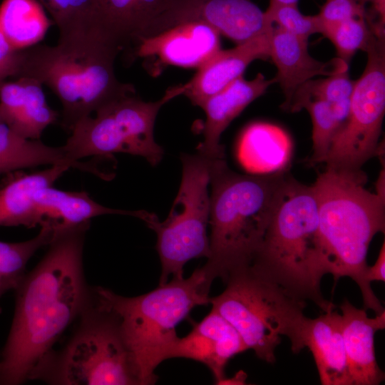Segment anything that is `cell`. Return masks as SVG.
<instances>
[{
	"label": "cell",
	"mask_w": 385,
	"mask_h": 385,
	"mask_svg": "<svg viewBox=\"0 0 385 385\" xmlns=\"http://www.w3.org/2000/svg\"><path fill=\"white\" fill-rule=\"evenodd\" d=\"M90 222L54 232L48 250L16 289L10 332L2 351L0 384L29 380L38 364L91 304L94 287L83 265Z\"/></svg>",
	"instance_id": "cell-1"
},
{
	"label": "cell",
	"mask_w": 385,
	"mask_h": 385,
	"mask_svg": "<svg viewBox=\"0 0 385 385\" xmlns=\"http://www.w3.org/2000/svg\"><path fill=\"white\" fill-rule=\"evenodd\" d=\"M359 170L326 168L312 185L317 201L319 232L327 274L334 284L349 277L359 286L365 309H385L365 279L366 256L374 236L385 230V198L365 188Z\"/></svg>",
	"instance_id": "cell-2"
},
{
	"label": "cell",
	"mask_w": 385,
	"mask_h": 385,
	"mask_svg": "<svg viewBox=\"0 0 385 385\" xmlns=\"http://www.w3.org/2000/svg\"><path fill=\"white\" fill-rule=\"evenodd\" d=\"M289 175L241 174L225 159L210 170V255L202 268L214 280L252 264Z\"/></svg>",
	"instance_id": "cell-3"
},
{
	"label": "cell",
	"mask_w": 385,
	"mask_h": 385,
	"mask_svg": "<svg viewBox=\"0 0 385 385\" xmlns=\"http://www.w3.org/2000/svg\"><path fill=\"white\" fill-rule=\"evenodd\" d=\"M251 265L295 299L311 301L324 312L335 309L320 287L327 272L312 185L288 176Z\"/></svg>",
	"instance_id": "cell-4"
},
{
	"label": "cell",
	"mask_w": 385,
	"mask_h": 385,
	"mask_svg": "<svg viewBox=\"0 0 385 385\" xmlns=\"http://www.w3.org/2000/svg\"><path fill=\"white\" fill-rule=\"evenodd\" d=\"M212 282L202 267L188 278H172L136 297H123L95 287L101 303L119 320L142 385L156 382L155 370L178 337L176 327L195 307L210 304Z\"/></svg>",
	"instance_id": "cell-5"
},
{
	"label": "cell",
	"mask_w": 385,
	"mask_h": 385,
	"mask_svg": "<svg viewBox=\"0 0 385 385\" xmlns=\"http://www.w3.org/2000/svg\"><path fill=\"white\" fill-rule=\"evenodd\" d=\"M121 49L112 43L36 44L23 49L19 78L46 85L62 105L61 125L71 131L81 119L122 97L135 87L118 80L114 62Z\"/></svg>",
	"instance_id": "cell-6"
},
{
	"label": "cell",
	"mask_w": 385,
	"mask_h": 385,
	"mask_svg": "<svg viewBox=\"0 0 385 385\" xmlns=\"http://www.w3.org/2000/svg\"><path fill=\"white\" fill-rule=\"evenodd\" d=\"M71 337L38 364L29 380L58 385H142L115 314L98 300L78 318Z\"/></svg>",
	"instance_id": "cell-7"
},
{
	"label": "cell",
	"mask_w": 385,
	"mask_h": 385,
	"mask_svg": "<svg viewBox=\"0 0 385 385\" xmlns=\"http://www.w3.org/2000/svg\"><path fill=\"white\" fill-rule=\"evenodd\" d=\"M225 290L210 304L240 335L247 349L261 360L276 361L275 349L287 337L295 344L306 302L288 295L252 265L230 273Z\"/></svg>",
	"instance_id": "cell-8"
},
{
	"label": "cell",
	"mask_w": 385,
	"mask_h": 385,
	"mask_svg": "<svg viewBox=\"0 0 385 385\" xmlns=\"http://www.w3.org/2000/svg\"><path fill=\"white\" fill-rule=\"evenodd\" d=\"M183 94L181 84L168 89L155 101H145L135 94L118 98L79 120L63 145L68 159L78 162L89 156L128 153L158 165L164 150L154 138V125L161 107Z\"/></svg>",
	"instance_id": "cell-9"
},
{
	"label": "cell",
	"mask_w": 385,
	"mask_h": 385,
	"mask_svg": "<svg viewBox=\"0 0 385 385\" xmlns=\"http://www.w3.org/2000/svg\"><path fill=\"white\" fill-rule=\"evenodd\" d=\"M182 178L168 217L160 221L149 212L143 220L157 236L161 263L159 284L183 277L184 266L192 259L210 255L207 228L210 220V170L212 161L199 153H182Z\"/></svg>",
	"instance_id": "cell-10"
},
{
	"label": "cell",
	"mask_w": 385,
	"mask_h": 385,
	"mask_svg": "<svg viewBox=\"0 0 385 385\" xmlns=\"http://www.w3.org/2000/svg\"><path fill=\"white\" fill-rule=\"evenodd\" d=\"M384 36L374 35L365 51V68L355 81L347 118L333 138L326 168L359 170L377 155L385 111Z\"/></svg>",
	"instance_id": "cell-11"
},
{
	"label": "cell",
	"mask_w": 385,
	"mask_h": 385,
	"mask_svg": "<svg viewBox=\"0 0 385 385\" xmlns=\"http://www.w3.org/2000/svg\"><path fill=\"white\" fill-rule=\"evenodd\" d=\"M220 37L202 21H185L141 39L134 55L144 59L143 66L154 76L167 66L197 69L221 49Z\"/></svg>",
	"instance_id": "cell-12"
},
{
	"label": "cell",
	"mask_w": 385,
	"mask_h": 385,
	"mask_svg": "<svg viewBox=\"0 0 385 385\" xmlns=\"http://www.w3.org/2000/svg\"><path fill=\"white\" fill-rule=\"evenodd\" d=\"M189 21L208 24L236 45L273 28L251 0H176L168 13V26Z\"/></svg>",
	"instance_id": "cell-13"
},
{
	"label": "cell",
	"mask_w": 385,
	"mask_h": 385,
	"mask_svg": "<svg viewBox=\"0 0 385 385\" xmlns=\"http://www.w3.org/2000/svg\"><path fill=\"white\" fill-rule=\"evenodd\" d=\"M247 350L232 325L215 309L183 337H178L164 354V361L184 358L200 362L213 374L216 384L226 378L225 369L234 356Z\"/></svg>",
	"instance_id": "cell-14"
},
{
	"label": "cell",
	"mask_w": 385,
	"mask_h": 385,
	"mask_svg": "<svg viewBox=\"0 0 385 385\" xmlns=\"http://www.w3.org/2000/svg\"><path fill=\"white\" fill-rule=\"evenodd\" d=\"M272 29L234 48L219 50L188 82L181 84L183 94L201 108L210 97L242 76L252 61L270 58Z\"/></svg>",
	"instance_id": "cell-15"
},
{
	"label": "cell",
	"mask_w": 385,
	"mask_h": 385,
	"mask_svg": "<svg viewBox=\"0 0 385 385\" xmlns=\"http://www.w3.org/2000/svg\"><path fill=\"white\" fill-rule=\"evenodd\" d=\"M317 318L304 317L292 351L312 352L323 385H352L342 334L341 314L334 309Z\"/></svg>",
	"instance_id": "cell-16"
},
{
	"label": "cell",
	"mask_w": 385,
	"mask_h": 385,
	"mask_svg": "<svg viewBox=\"0 0 385 385\" xmlns=\"http://www.w3.org/2000/svg\"><path fill=\"white\" fill-rule=\"evenodd\" d=\"M276 83L259 73L248 81L241 76L221 91L210 97L202 106L206 115L202 132V141L197 153L211 160L225 159V148L220 138L230 123L252 101Z\"/></svg>",
	"instance_id": "cell-17"
},
{
	"label": "cell",
	"mask_w": 385,
	"mask_h": 385,
	"mask_svg": "<svg viewBox=\"0 0 385 385\" xmlns=\"http://www.w3.org/2000/svg\"><path fill=\"white\" fill-rule=\"evenodd\" d=\"M270 58L276 66L275 78L283 91L282 108L289 105L296 90L316 76H328L349 68V63L337 57L328 61L314 58L308 51V40L273 26Z\"/></svg>",
	"instance_id": "cell-18"
},
{
	"label": "cell",
	"mask_w": 385,
	"mask_h": 385,
	"mask_svg": "<svg viewBox=\"0 0 385 385\" xmlns=\"http://www.w3.org/2000/svg\"><path fill=\"white\" fill-rule=\"evenodd\" d=\"M342 311V334L352 385H378L384 381L374 350V334L385 328V310L373 318L344 299Z\"/></svg>",
	"instance_id": "cell-19"
},
{
	"label": "cell",
	"mask_w": 385,
	"mask_h": 385,
	"mask_svg": "<svg viewBox=\"0 0 385 385\" xmlns=\"http://www.w3.org/2000/svg\"><path fill=\"white\" fill-rule=\"evenodd\" d=\"M175 0H100L101 31L123 51L159 32Z\"/></svg>",
	"instance_id": "cell-20"
},
{
	"label": "cell",
	"mask_w": 385,
	"mask_h": 385,
	"mask_svg": "<svg viewBox=\"0 0 385 385\" xmlns=\"http://www.w3.org/2000/svg\"><path fill=\"white\" fill-rule=\"evenodd\" d=\"M149 212L126 210L103 206L84 192L58 190L51 186L40 189L36 193L26 227L46 223L57 232L90 222L97 216L118 214L133 216L142 220Z\"/></svg>",
	"instance_id": "cell-21"
},
{
	"label": "cell",
	"mask_w": 385,
	"mask_h": 385,
	"mask_svg": "<svg viewBox=\"0 0 385 385\" xmlns=\"http://www.w3.org/2000/svg\"><path fill=\"white\" fill-rule=\"evenodd\" d=\"M42 86L29 77L0 83V117L25 139L39 140L43 131L58 118L47 104Z\"/></svg>",
	"instance_id": "cell-22"
},
{
	"label": "cell",
	"mask_w": 385,
	"mask_h": 385,
	"mask_svg": "<svg viewBox=\"0 0 385 385\" xmlns=\"http://www.w3.org/2000/svg\"><path fill=\"white\" fill-rule=\"evenodd\" d=\"M292 153L289 135L280 127L264 122L249 125L237 144L239 162L250 173L286 170Z\"/></svg>",
	"instance_id": "cell-23"
},
{
	"label": "cell",
	"mask_w": 385,
	"mask_h": 385,
	"mask_svg": "<svg viewBox=\"0 0 385 385\" xmlns=\"http://www.w3.org/2000/svg\"><path fill=\"white\" fill-rule=\"evenodd\" d=\"M70 168L66 164H56L30 173L12 172L0 187V226L27 227L37 191L53 185Z\"/></svg>",
	"instance_id": "cell-24"
},
{
	"label": "cell",
	"mask_w": 385,
	"mask_h": 385,
	"mask_svg": "<svg viewBox=\"0 0 385 385\" xmlns=\"http://www.w3.org/2000/svg\"><path fill=\"white\" fill-rule=\"evenodd\" d=\"M59 30L58 43L90 45L111 42L101 31L100 0H37Z\"/></svg>",
	"instance_id": "cell-25"
},
{
	"label": "cell",
	"mask_w": 385,
	"mask_h": 385,
	"mask_svg": "<svg viewBox=\"0 0 385 385\" xmlns=\"http://www.w3.org/2000/svg\"><path fill=\"white\" fill-rule=\"evenodd\" d=\"M66 164L83 170L85 163L68 159L62 146L52 147L40 140L25 139L0 117V175L41 165Z\"/></svg>",
	"instance_id": "cell-26"
},
{
	"label": "cell",
	"mask_w": 385,
	"mask_h": 385,
	"mask_svg": "<svg viewBox=\"0 0 385 385\" xmlns=\"http://www.w3.org/2000/svg\"><path fill=\"white\" fill-rule=\"evenodd\" d=\"M50 26L37 0H3L0 5V31L16 49L37 44Z\"/></svg>",
	"instance_id": "cell-27"
},
{
	"label": "cell",
	"mask_w": 385,
	"mask_h": 385,
	"mask_svg": "<svg viewBox=\"0 0 385 385\" xmlns=\"http://www.w3.org/2000/svg\"><path fill=\"white\" fill-rule=\"evenodd\" d=\"M48 224L41 225L37 235L26 241H0V299L8 291L18 287L26 274V267L35 252L48 245L53 236Z\"/></svg>",
	"instance_id": "cell-28"
},
{
	"label": "cell",
	"mask_w": 385,
	"mask_h": 385,
	"mask_svg": "<svg viewBox=\"0 0 385 385\" xmlns=\"http://www.w3.org/2000/svg\"><path fill=\"white\" fill-rule=\"evenodd\" d=\"M355 81L350 78L349 68L319 79H311L294 92L286 111L299 112L312 101L332 103L351 97Z\"/></svg>",
	"instance_id": "cell-29"
},
{
	"label": "cell",
	"mask_w": 385,
	"mask_h": 385,
	"mask_svg": "<svg viewBox=\"0 0 385 385\" xmlns=\"http://www.w3.org/2000/svg\"><path fill=\"white\" fill-rule=\"evenodd\" d=\"M320 34L332 43L337 57L347 63L358 51H366L375 34L364 17L323 24Z\"/></svg>",
	"instance_id": "cell-30"
},
{
	"label": "cell",
	"mask_w": 385,
	"mask_h": 385,
	"mask_svg": "<svg viewBox=\"0 0 385 385\" xmlns=\"http://www.w3.org/2000/svg\"><path fill=\"white\" fill-rule=\"evenodd\" d=\"M306 109L312 122V164L324 163L338 127L332 114L330 103L323 101L307 102Z\"/></svg>",
	"instance_id": "cell-31"
},
{
	"label": "cell",
	"mask_w": 385,
	"mask_h": 385,
	"mask_svg": "<svg viewBox=\"0 0 385 385\" xmlns=\"http://www.w3.org/2000/svg\"><path fill=\"white\" fill-rule=\"evenodd\" d=\"M265 13L273 26L299 38L308 40L312 34L321 32L322 22L318 16L303 14L297 5L270 4Z\"/></svg>",
	"instance_id": "cell-32"
},
{
	"label": "cell",
	"mask_w": 385,
	"mask_h": 385,
	"mask_svg": "<svg viewBox=\"0 0 385 385\" xmlns=\"http://www.w3.org/2000/svg\"><path fill=\"white\" fill-rule=\"evenodd\" d=\"M322 24L366 16V8L356 0H326L317 14Z\"/></svg>",
	"instance_id": "cell-33"
},
{
	"label": "cell",
	"mask_w": 385,
	"mask_h": 385,
	"mask_svg": "<svg viewBox=\"0 0 385 385\" xmlns=\"http://www.w3.org/2000/svg\"><path fill=\"white\" fill-rule=\"evenodd\" d=\"M23 62V49L14 48L0 31V83L9 77L19 78Z\"/></svg>",
	"instance_id": "cell-34"
},
{
	"label": "cell",
	"mask_w": 385,
	"mask_h": 385,
	"mask_svg": "<svg viewBox=\"0 0 385 385\" xmlns=\"http://www.w3.org/2000/svg\"><path fill=\"white\" fill-rule=\"evenodd\" d=\"M365 279L371 284L372 281L385 282V242L384 240L375 263L367 266Z\"/></svg>",
	"instance_id": "cell-35"
},
{
	"label": "cell",
	"mask_w": 385,
	"mask_h": 385,
	"mask_svg": "<svg viewBox=\"0 0 385 385\" xmlns=\"http://www.w3.org/2000/svg\"><path fill=\"white\" fill-rule=\"evenodd\" d=\"M361 5L365 7L367 3L371 4V12L367 13L366 20L369 24L376 23L379 26H384L385 24V0H356Z\"/></svg>",
	"instance_id": "cell-36"
},
{
	"label": "cell",
	"mask_w": 385,
	"mask_h": 385,
	"mask_svg": "<svg viewBox=\"0 0 385 385\" xmlns=\"http://www.w3.org/2000/svg\"><path fill=\"white\" fill-rule=\"evenodd\" d=\"M350 98L330 103L331 110L338 129L347 118L350 108Z\"/></svg>",
	"instance_id": "cell-37"
},
{
	"label": "cell",
	"mask_w": 385,
	"mask_h": 385,
	"mask_svg": "<svg viewBox=\"0 0 385 385\" xmlns=\"http://www.w3.org/2000/svg\"><path fill=\"white\" fill-rule=\"evenodd\" d=\"M246 379V373L240 370L232 378H225L220 384H245Z\"/></svg>",
	"instance_id": "cell-38"
},
{
	"label": "cell",
	"mask_w": 385,
	"mask_h": 385,
	"mask_svg": "<svg viewBox=\"0 0 385 385\" xmlns=\"http://www.w3.org/2000/svg\"><path fill=\"white\" fill-rule=\"evenodd\" d=\"M384 178V169H383L379 175L376 185V193L383 198H385Z\"/></svg>",
	"instance_id": "cell-39"
},
{
	"label": "cell",
	"mask_w": 385,
	"mask_h": 385,
	"mask_svg": "<svg viewBox=\"0 0 385 385\" xmlns=\"http://www.w3.org/2000/svg\"><path fill=\"white\" fill-rule=\"evenodd\" d=\"M299 0H270V4L277 5H297Z\"/></svg>",
	"instance_id": "cell-40"
},
{
	"label": "cell",
	"mask_w": 385,
	"mask_h": 385,
	"mask_svg": "<svg viewBox=\"0 0 385 385\" xmlns=\"http://www.w3.org/2000/svg\"><path fill=\"white\" fill-rule=\"evenodd\" d=\"M1 361H0V376H1Z\"/></svg>",
	"instance_id": "cell-41"
}]
</instances>
